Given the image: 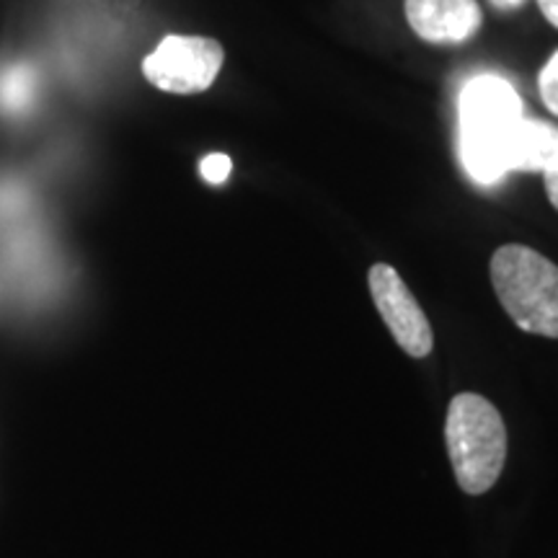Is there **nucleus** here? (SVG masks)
Masks as SVG:
<instances>
[{"label": "nucleus", "mask_w": 558, "mask_h": 558, "mask_svg": "<svg viewBox=\"0 0 558 558\" xmlns=\"http://www.w3.org/2000/svg\"><path fill=\"white\" fill-rule=\"evenodd\" d=\"M411 32L429 45H463L481 29L476 0H403Z\"/></svg>", "instance_id": "6"}, {"label": "nucleus", "mask_w": 558, "mask_h": 558, "mask_svg": "<svg viewBox=\"0 0 558 558\" xmlns=\"http://www.w3.org/2000/svg\"><path fill=\"white\" fill-rule=\"evenodd\" d=\"M507 171L543 173L558 158V124L520 117L505 140Z\"/></svg>", "instance_id": "7"}, {"label": "nucleus", "mask_w": 558, "mask_h": 558, "mask_svg": "<svg viewBox=\"0 0 558 558\" xmlns=\"http://www.w3.org/2000/svg\"><path fill=\"white\" fill-rule=\"evenodd\" d=\"M488 3H492L497 11H514V9H520L525 0H488Z\"/></svg>", "instance_id": "13"}, {"label": "nucleus", "mask_w": 558, "mask_h": 558, "mask_svg": "<svg viewBox=\"0 0 558 558\" xmlns=\"http://www.w3.org/2000/svg\"><path fill=\"white\" fill-rule=\"evenodd\" d=\"M202 177H205L209 184H222L230 177V171H233V163H230V158L226 153H213V156H207L202 160L199 166Z\"/></svg>", "instance_id": "10"}, {"label": "nucleus", "mask_w": 558, "mask_h": 558, "mask_svg": "<svg viewBox=\"0 0 558 558\" xmlns=\"http://www.w3.org/2000/svg\"><path fill=\"white\" fill-rule=\"evenodd\" d=\"M369 295H373L375 308L380 318L393 333L396 344H399L409 357H427L435 347V333H432L429 318L424 316L422 305L411 295L399 271L390 264H373L367 275Z\"/></svg>", "instance_id": "5"}, {"label": "nucleus", "mask_w": 558, "mask_h": 558, "mask_svg": "<svg viewBox=\"0 0 558 558\" xmlns=\"http://www.w3.org/2000/svg\"><path fill=\"white\" fill-rule=\"evenodd\" d=\"M538 9L548 19V24H554L558 29V0H538Z\"/></svg>", "instance_id": "12"}, {"label": "nucleus", "mask_w": 558, "mask_h": 558, "mask_svg": "<svg viewBox=\"0 0 558 558\" xmlns=\"http://www.w3.org/2000/svg\"><path fill=\"white\" fill-rule=\"evenodd\" d=\"M543 184H546V194L550 199V205L558 209V158L554 163L546 166V171H543Z\"/></svg>", "instance_id": "11"}, {"label": "nucleus", "mask_w": 558, "mask_h": 558, "mask_svg": "<svg viewBox=\"0 0 558 558\" xmlns=\"http://www.w3.org/2000/svg\"><path fill=\"white\" fill-rule=\"evenodd\" d=\"M538 90H541L543 104H546V109L554 117H558V50L550 54V60L541 70Z\"/></svg>", "instance_id": "9"}, {"label": "nucleus", "mask_w": 558, "mask_h": 558, "mask_svg": "<svg viewBox=\"0 0 558 558\" xmlns=\"http://www.w3.org/2000/svg\"><path fill=\"white\" fill-rule=\"evenodd\" d=\"M39 75L29 62H13L0 70V111L19 117L37 104Z\"/></svg>", "instance_id": "8"}, {"label": "nucleus", "mask_w": 558, "mask_h": 558, "mask_svg": "<svg viewBox=\"0 0 558 558\" xmlns=\"http://www.w3.org/2000/svg\"><path fill=\"white\" fill-rule=\"evenodd\" d=\"M450 463L465 494H484L497 484L507 460L505 418L478 393H458L445 422Z\"/></svg>", "instance_id": "2"}, {"label": "nucleus", "mask_w": 558, "mask_h": 558, "mask_svg": "<svg viewBox=\"0 0 558 558\" xmlns=\"http://www.w3.org/2000/svg\"><path fill=\"white\" fill-rule=\"evenodd\" d=\"M460 158L465 171L481 184H494L505 177V140L522 117L518 90L497 75H478L465 83L458 101Z\"/></svg>", "instance_id": "1"}, {"label": "nucleus", "mask_w": 558, "mask_h": 558, "mask_svg": "<svg viewBox=\"0 0 558 558\" xmlns=\"http://www.w3.org/2000/svg\"><path fill=\"white\" fill-rule=\"evenodd\" d=\"M492 284L522 331L558 339V267L541 251L522 243L494 251Z\"/></svg>", "instance_id": "3"}, {"label": "nucleus", "mask_w": 558, "mask_h": 558, "mask_svg": "<svg viewBox=\"0 0 558 558\" xmlns=\"http://www.w3.org/2000/svg\"><path fill=\"white\" fill-rule=\"evenodd\" d=\"M222 60L226 52L218 39L171 34L143 60V75L166 94L192 96L213 86Z\"/></svg>", "instance_id": "4"}]
</instances>
